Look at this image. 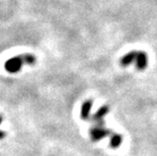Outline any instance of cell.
Listing matches in <instances>:
<instances>
[{
  "mask_svg": "<svg viewBox=\"0 0 157 156\" xmlns=\"http://www.w3.org/2000/svg\"><path fill=\"white\" fill-rule=\"evenodd\" d=\"M1 122H2V116L0 115V124H1Z\"/></svg>",
  "mask_w": 157,
  "mask_h": 156,
  "instance_id": "cell-5",
  "label": "cell"
},
{
  "mask_svg": "<svg viewBox=\"0 0 157 156\" xmlns=\"http://www.w3.org/2000/svg\"><path fill=\"white\" fill-rule=\"evenodd\" d=\"M4 137H5V132L0 130V139H2V138H4Z\"/></svg>",
  "mask_w": 157,
  "mask_h": 156,
  "instance_id": "cell-4",
  "label": "cell"
},
{
  "mask_svg": "<svg viewBox=\"0 0 157 156\" xmlns=\"http://www.w3.org/2000/svg\"><path fill=\"white\" fill-rule=\"evenodd\" d=\"M90 109H91V101H86L84 105H83L82 109H81V118L84 119V120H87Z\"/></svg>",
  "mask_w": 157,
  "mask_h": 156,
  "instance_id": "cell-3",
  "label": "cell"
},
{
  "mask_svg": "<svg viewBox=\"0 0 157 156\" xmlns=\"http://www.w3.org/2000/svg\"><path fill=\"white\" fill-rule=\"evenodd\" d=\"M36 62L35 56L31 54H23L13 57L5 63V69L9 73H16L21 69L25 64H34Z\"/></svg>",
  "mask_w": 157,
  "mask_h": 156,
  "instance_id": "cell-2",
  "label": "cell"
},
{
  "mask_svg": "<svg viewBox=\"0 0 157 156\" xmlns=\"http://www.w3.org/2000/svg\"><path fill=\"white\" fill-rule=\"evenodd\" d=\"M132 63H135L136 68L138 70H143L146 68L148 59H147L146 53L142 51H132L126 54L121 60V64L123 66H128Z\"/></svg>",
  "mask_w": 157,
  "mask_h": 156,
  "instance_id": "cell-1",
  "label": "cell"
}]
</instances>
